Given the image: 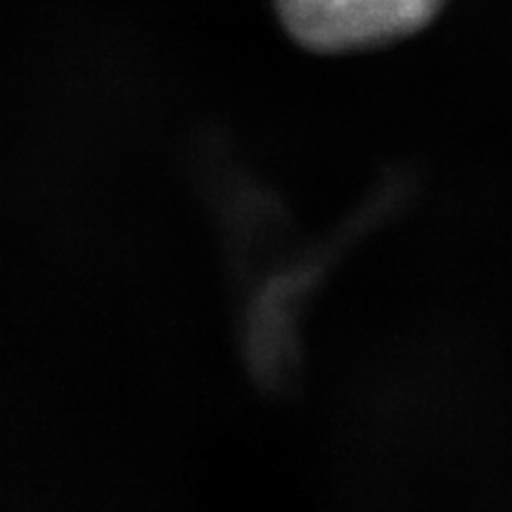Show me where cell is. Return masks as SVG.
Segmentation results:
<instances>
[{
  "label": "cell",
  "instance_id": "1",
  "mask_svg": "<svg viewBox=\"0 0 512 512\" xmlns=\"http://www.w3.org/2000/svg\"><path fill=\"white\" fill-rule=\"evenodd\" d=\"M446 0H275L294 41L316 53L373 48L415 34Z\"/></svg>",
  "mask_w": 512,
  "mask_h": 512
}]
</instances>
